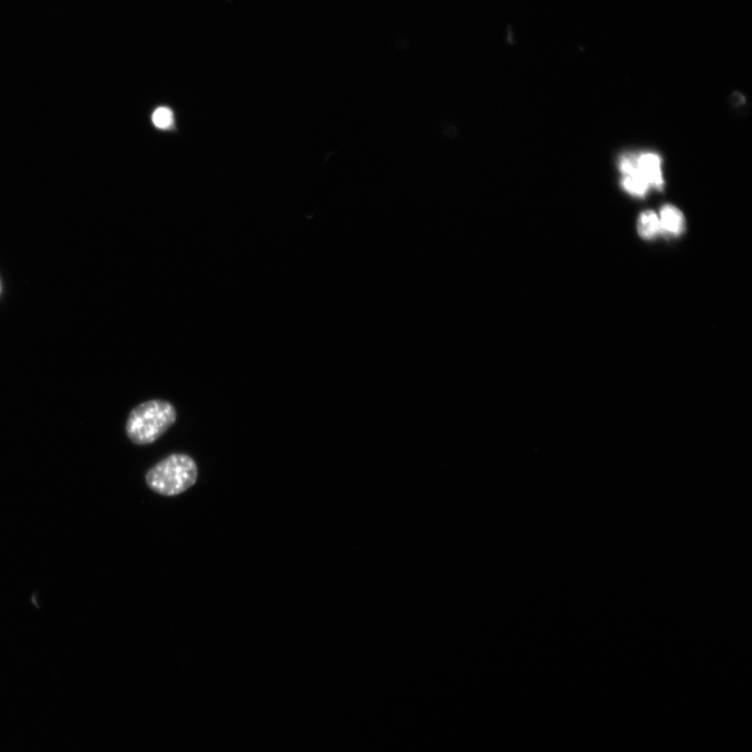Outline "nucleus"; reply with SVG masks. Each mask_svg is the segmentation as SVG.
Returning <instances> with one entry per match:
<instances>
[{
	"mask_svg": "<svg viewBox=\"0 0 752 752\" xmlns=\"http://www.w3.org/2000/svg\"><path fill=\"white\" fill-rule=\"evenodd\" d=\"M177 411L173 404L153 399L134 408L127 420L126 432L137 445H148L158 440L173 427Z\"/></svg>",
	"mask_w": 752,
	"mask_h": 752,
	"instance_id": "1",
	"label": "nucleus"
},
{
	"mask_svg": "<svg viewBox=\"0 0 752 752\" xmlns=\"http://www.w3.org/2000/svg\"><path fill=\"white\" fill-rule=\"evenodd\" d=\"M198 479L195 460L184 454H173L153 466L147 474L149 487L162 496H178L190 489Z\"/></svg>",
	"mask_w": 752,
	"mask_h": 752,
	"instance_id": "2",
	"label": "nucleus"
},
{
	"mask_svg": "<svg viewBox=\"0 0 752 752\" xmlns=\"http://www.w3.org/2000/svg\"><path fill=\"white\" fill-rule=\"evenodd\" d=\"M638 231L644 240L650 241L662 234L660 218L652 210H646L638 221Z\"/></svg>",
	"mask_w": 752,
	"mask_h": 752,
	"instance_id": "5",
	"label": "nucleus"
},
{
	"mask_svg": "<svg viewBox=\"0 0 752 752\" xmlns=\"http://www.w3.org/2000/svg\"><path fill=\"white\" fill-rule=\"evenodd\" d=\"M658 218H660L662 234H668L673 235V237H677V235H680L685 231V216L675 206L665 205L661 209V213Z\"/></svg>",
	"mask_w": 752,
	"mask_h": 752,
	"instance_id": "4",
	"label": "nucleus"
},
{
	"mask_svg": "<svg viewBox=\"0 0 752 752\" xmlns=\"http://www.w3.org/2000/svg\"><path fill=\"white\" fill-rule=\"evenodd\" d=\"M152 121L158 129L167 130L174 124V114L171 109L161 107L153 113Z\"/></svg>",
	"mask_w": 752,
	"mask_h": 752,
	"instance_id": "7",
	"label": "nucleus"
},
{
	"mask_svg": "<svg viewBox=\"0 0 752 752\" xmlns=\"http://www.w3.org/2000/svg\"><path fill=\"white\" fill-rule=\"evenodd\" d=\"M622 186L626 193L638 198L645 197L650 190L648 183L638 173L624 176Z\"/></svg>",
	"mask_w": 752,
	"mask_h": 752,
	"instance_id": "6",
	"label": "nucleus"
},
{
	"mask_svg": "<svg viewBox=\"0 0 752 752\" xmlns=\"http://www.w3.org/2000/svg\"><path fill=\"white\" fill-rule=\"evenodd\" d=\"M637 173L644 178L650 188L661 191L665 185L662 172V158L655 153H644L638 156Z\"/></svg>",
	"mask_w": 752,
	"mask_h": 752,
	"instance_id": "3",
	"label": "nucleus"
},
{
	"mask_svg": "<svg viewBox=\"0 0 752 752\" xmlns=\"http://www.w3.org/2000/svg\"><path fill=\"white\" fill-rule=\"evenodd\" d=\"M619 168L623 176L636 174L638 171V156L625 154L620 158Z\"/></svg>",
	"mask_w": 752,
	"mask_h": 752,
	"instance_id": "8",
	"label": "nucleus"
}]
</instances>
